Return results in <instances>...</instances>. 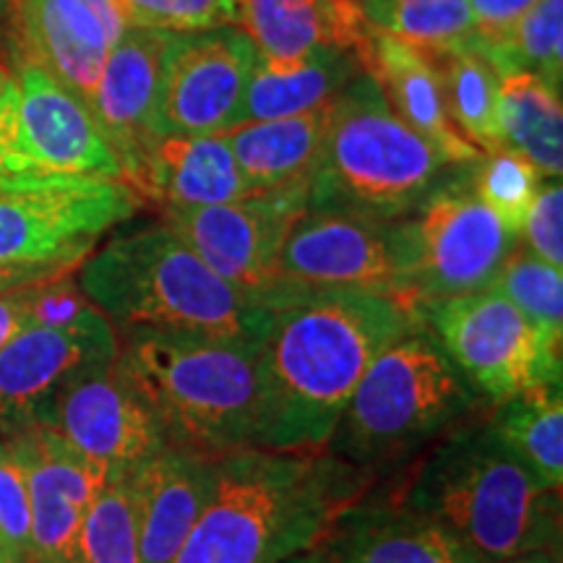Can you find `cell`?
Instances as JSON below:
<instances>
[{
    "instance_id": "8d00e7d4",
    "label": "cell",
    "mask_w": 563,
    "mask_h": 563,
    "mask_svg": "<svg viewBox=\"0 0 563 563\" xmlns=\"http://www.w3.org/2000/svg\"><path fill=\"white\" fill-rule=\"evenodd\" d=\"M519 243L540 262L563 266V186L561 178H545L527 211Z\"/></svg>"
},
{
    "instance_id": "30bf717a",
    "label": "cell",
    "mask_w": 563,
    "mask_h": 563,
    "mask_svg": "<svg viewBox=\"0 0 563 563\" xmlns=\"http://www.w3.org/2000/svg\"><path fill=\"white\" fill-rule=\"evenodd\" d=\"M9 178L125 180L89 110L32 60L11 68L0 100V180Z\"/></svg>"
},
{
    "instance_id": "d6a6232c",
    "label": "cell",
    "mask_w": 563,
    "mask_h": 563,
    "mask_svg": "<svg viewBox=\"0 0 563 563\" xmlns=\"http://www.w3.org/2000/svg\"><path fill=\"white\" fill-rule=\"evenodd\" d=\"M545 178L522 154L498 146L470 167V188L514 232L522 230L540 183Z\"/></svg>"
},
{
    "instance_id": "f546056e",
    "label": "cell",
    "mask_w": 563,
    "mask_h": 563,
    "mask_svg": "<svg viewBox=\"0 0 563 563\" xmlns=\"http://www.w3.org/2000/svg\"><path fill=\"white\" fill-rule=\"evenodd\" d=\"M446 91L449 115L464 139H470L483 154L501 146L496 131V102L501 76L477 47H462L431 55Z\"/></svg>"
},
{
    "instance_id": "b9f144b4",
    "label": "cell",
    "mask_w": 563,
    "mask_h": 563,
    "mask_svg": "<svg viewBox=\"0 0 563 563\" xmlns=\"http://www.w3.org/2000/svg\"><path fill=\"white\" fill-rule=\"evenodd\" d=\"M285 563H329L327 555H323L321 548H313V551H306L300 555H295V559L285 561Z\"/></svg>"
},
{
    "instance_id": "74e56055",
    "label": "cell",
    "mask_w": 563,
    "mask_h": 563,
    "mask_svg": "<svg viewBox=\"0 0 563 563\" xmlns=\"http://www.w3.org/2000/svg\"><path fill=\"white\" fill-rule=\"evenodd\" d=\"M538 0H470L475 21V47H488L511 32Z\"/></svg>"
},
{
    "instance_id": "1f68e13d",
    "label": "cell",
    "mask_w": 563,
    "mask_h": 563,
    "mask_svg": "<svg viewBox=\"0 0 563 563\" xmlns=\"http://www.w3.org/2000/svg\"><path fill=\"white\" fill-rule=\"evenodd\" d=\"M493 290L525 316L551 347H563V272L540 262L522 243L498 272Z\"/></svg>"
},
{
    "instance_id": "277c9868",
    "label": "cell",
    "mask_w": 563,
    "mask_h": 563,
    "mask_svg": "<svg viewBox=\"0 0 563 563\" xmlns=\"http://www.w3.org/2000/svg\"><path fill=\"white\" fill-rule=\"evenodd\" d=\"M79 287L121 334H183L258 347L262 302L211 272L170 224L125 232L79 266Z\"/></svg>"
},
{
    "instance_id": "6da1fadb",
    "label": "cell",
    "mask_w": 563,
    "mask_h": 563,
    "mask_svg": "<svg viewBox=\"0 0 563 563\" xmlns=\"http://www.w3.org/2000/svg\"><path fill=\"white\" fill-rule=\"evenodd\" d=\"M420 323L407 302L365 290L306 292L274 306L258 344L253 446L327 452L371 363Z\"/></svg>"
},
{
    "instance_id": "d6986e66",
    "label": "cell",
    "mask_w": 563,
    "mask_h": 563,
    "mask_svg": "<svg viewBox=\"0 0 563 563\" xmlns=\"http://www.w3.org/2000/svg\"><path fill=\"white\" fill-rule=\"evenodd\" d=\"M167 42L170 32L129 26L104 60L87 104L91 121L121 157L125 183L141 154L159 139L157 108Z\"/></svg>"
},
{
    "instance_id": "d4e9b609",
    "label": "cell",
    "mask_w": 563,
    "mask_h": 563,
    "mask_svg": "<svg viewBox=\"0 0 563 563\" xmlns=\"http://www.w3.org/2000/svg\"><path fill=\"white\" fill-rule=\"evenodd\" d=\"M336 100L292 118L222 131L253 191L308 186L319 165Z\"/></svg>"
},
{
    "instance_id": "4fadbf2b",
    "label": "cell",
    "mask_w": 563,
    "mask_h": 563,
    "mask_svg": "<svg viewBox=\"0 0 563 563\" xmlns=\"http://www.w3.org/2000/svg\"><path fill=\"white\" fill-rule=\"evenodd\" d=\"M308 209V186L258 191L217 207L162 211L201 262L235 290L266 300L274 290V266L292 222Z\"/></svg>"
},
{
    "instance_id": "ee69618b",
    "label": "cell",
    "mask_w": 563,
    "mask_h": 563,
    "mask_svg": "<svg viewBox=\"0 0 563 563\" xmlns=\"http://www.w3.org/2000/svg\"><path fill=\"white\" fill-rule=\"evenodd\" d=\"M0 563H16L13 561V555L9 553V548L3 545V540H0Z\"/></svg>"
},
{
    "instance_id": "ac0fdd59",
    "label": "cell",
    "mask_w": 563,
    "mask_h": 563,
    "mask_svg": "<svg viewBox=\"0 0 563 563\" xmlns=\"http://www.w3.org/2000/svg\"><path fill=\"white\" fill-rule=\"evenodd\" d=\"M9 441L30 485L26 563H84V522L108 485L102 473L45 426H34Z\"/></svg>"
},
{
    "instance_id": "cb8c5ba5",
    "label": "cell",
    "mask_w": 563,
    "mask_h": 563,
    "mask_svg": "<svg viewBox=\"0 0 563 563\" xmlns=\"http://www.w3.org/2000/svg\"><path fill=\"white\" fill-rule=\"evenodd\" d=\"M238 30L269 66H298L316 53L350 51L361 58L368 21L355 0H238Z\"/></svg>"
},
{
    "instance_id": "e0dca14e",
    "label": "cell",
    "mask_w": 563,
    "mask_h": 563,
    "mask_svg": "<svg viewBox=\"0 0 563 563\" xmlns=\"http://www.w3.org/2000/svg\"><path fill=\"white\" fill-rule=\"evenodd\" d=\"M118 332L95 327H30L0 350V441L40 426L55 397L84 373L115 361Z\"/></svg>"
},
{
    "instance_id": "4316f807",
    "label": "cell",
    "mask_w": 563,
    "mask_h": 563,
    "mask_svg": "<svg viewBox=\"0 0 563 563\" xmlns=\"http://www.w3.org/2000/svg\"><path fill=\"white\" fill-rule=\"evenodd\" d=\"M496 131L506 150L522 154L543 178L563 173L561 91L532 74H506L498 84Z\"/></svg>"
},
{
    "instance_id": "d590c367",
    "label": "cell",
    "mask_w": 563,
    "mask_h": 563,
    "mask_svg": "<svg viewBox=\"0 0 563 563\" xmlns=\"http://www.w3.org/2000/svg\"><path fill=\"white\" fill-rule=\"evenodd\" d=\"M30 485L11 441H0V540L16 563L30 559Z\"/></svg>"
},
{
    "instance_id": "484cf974",
    "label": "cell",
    "mask_w": 563,
    "mask_h": 563,
    "mask_svg": "<svg viewBox=\"0 0 563 563\" xmlns=\"http://www.w3.org/2000/svg\"><path fill=\"white\" fill-rule=\"evenodd\" d=\"M361 74V58L350 51H323L287 68L269 66L258 58L232 129L243 123L279 121L321 108L336 100Z\"/></svg>"
},
{
    "instance_id": "f1b7e54d",
    "label": "cell",
    "mask_w": 563,
    "mask_h": 563,
    "mask_svg": "<svg viewBox=\"0 0 563 563\" xmlns=\"http://www.w3.org/2000/svg\"><path fill=\"white\" fill-rule=\"evenodd\" d=\"M373 30L426 55L475 47L470 0H355Z\"/></svg>"
},
{
    "instance_id": "4dcf8cb0",
    "label": "cell",
    "mask_w": 563,
    "mask_h": 563,
    "mask_svg": "<svg viewBox=\"0 0 563 563\" xmlns=\"http://www.w3.org/2000/svg\"><path fill=\"white\" fill-rule=\"evenodd\" d=\"M498 76L532 74L561 91L563 81V0H538L511 32L477 47Z\"/></svg>"
},
{
    "instance_id": "7bdbcfd3",
    "label": "cell",
    "mask_w": 563,
    "mask_h": 563,
    "mask_svg": "<svg viewBox=\"0 0 563 563\" xmlns=\"http://www.w3.org/2000/svg\"><path fill=\"white\" fill-rule=\"evenodd\" d=\"M9 81H11V66H9V63L0 60V100H3Z\"/></svg>"
},
{
    "instance_id": "9c48e42d",
    "label": "cell",
    "mask_w": 563,
    "mask_h": 563,
    "mask_svg": "<svg viewBox=\"0 0 563 563\" xmlns=\"http://www.w3.org/2000/svg\"><path fill=\"white\" fill-rule=\"evenodd\" d=\"M141 203L125 180H0V262L79 269L104 232L131 220Z\"/></svg>"
},
{
    "instance_id": "44dd1931",
    "label": "cell",
    "mask_w": 563,
    "mask_h": 563,
    "mask_svg": "<svg viewBox=\"0 0 563 563\" xmlns=\"http://www.w3.org/2000/svg\"><path fill=\"white\" fill-rule=\"evenodd\" d=\"M129 186L162 211L217 207L256 194L224 133L154 139L129 173Z\"/></svg>"
},
{
    "instance_id": "ba28073f",
    "label": "cell",
    "mask_w": 563,
    "mask_h": 563,
    "mask_svg": "<svg viewBox=\"0 0 563 563\" xmlns=\"http://www.w3.org/2000/svg\"><path fill=\"white\" fill-rule=\"evenodd\" d=\"M519 245V232L477 199L470 183L443 180L402 220L391 222L394 292L420 313L431 302L488 290Z\"/></svg>"
},
{
    "instance_id": "f6af8a7d",
    "label": "cell",
    "mask_w": 563,
    "mask_h": 563,
    "mask_svg": "<svg viewBox=\"0 0 563 563\" xmlns=\"http://www.w3.org/2000/svg\"><path fill=\"white\" fill-rule=\"evenodd\" d=\"M9 9H11V0H0V16H5V21H9Z\"/></svg>"
},
{
    "instance_id": "603a6c76",
    "label": "cell",
    "mask_w": 563,
    "mask_h": 563,
    "mask_svg": "<svg viewBox=\"0 0 563 563\" xmlns=\"http://www.w3.org/2000/svg\"><path fill=\"white\" fill-rule=\"evenodd\" d=\"M329 563H481L433 519L391 501L352 504L323 534Z\"/></svg>"
},
{
    "instance_id": "8992f818",
    "label": "cell",
    "mask_w": 563,
    "mask_h": 563,
    "mask_svg": "<svg viewBox=\"0 0 563 563\" xmlns=\"http://www.w3.org/2000/svg\"><path fill=\"white\" fill-rule=\"evenodd\" d=\"M449 167L363 70L336 97L327 144L308 183V209L397 222L441 186Z\"/></svg>"
},
{
    "instance_id": "f35d334b",
    "label": "cell",
    "mask_w": 563,
    "mask_h": 563,
    "mask_svg": "<svg viewBox=\"0 0 563 563\" xmlns=\"http://www.w3.org/2000/svg\"><path fill=\"white\" fill-rule=\"evenodd\" d=\"M32 287H19V290L0 292V350L9 344L13 336L30 329V292Z\"/></svg>"
},
{
    "instance_id": "9a60e30c",
    "label": "cell",
    "mask_w": 563,
    "mask_h": 563,
    "mask_svg": "<svg viewBox=\"0 0 563 563\" xmlns=\"http://www.w3.org/2000/svg\"><path fill=\"white\" fill-rule=\"evenodd\" d=\"M258 53L238 26L170 32L162 63L159 136L230 131Z\"/></svg>"
},
{
    "instance_id": "7a4b0ae2",
    "label": "cell",
    "mask_w": 563,
    "mask_h": 563,
    "mask_svg": "<svg viewBox=\"0 0 563 563\" xmlns=\"http://www.w3.org/2000/svg\"><path fill=\"white\" fill-rule=\"evenodd\" d=\"M373 473L329 452L245 446L217 460V483L173 563H285L313 551Z\"/></svg>"
},
{
    "instance_id": "5b68a950",
    "label": "cell",
    "mask_w": 563,
    "mask_h": 563,
    "mask_svg": "<svg viewBox=\"0 0 563 563\" xmlns=\"http://www.w3.org/2000/svg\"><path fill=\"white\" fill-rule=\"evenodd\" d=\"M118 365L157 415L170 446L211 460L253 446L258 347L183 334H121Z\"/></svg>"
},
{
    "instance_id": "7c38bea8",
    "label": "cell",
    "mask_w": 563,
    "mask_h": 563,
    "mask_svg": "<svg viewBox=\"0 0 563 563\" xmlns=\"http://www.w3.org/2000/svg\"><path fill=\"white\" fill-rule=\"evenodd\" d=\"M394 279L391 222L306 209L282 243L266 308L306 292L365 290L397 298Z\"/></svg>"
},
{
    "instance_id": "7402d4cb",
    "label": "cell",
    "mask_w": 563,
    "mask_h": 563,
    "mask_svg": "<svg viewBox=\"0 0 563 563\" xmlns=\"http://www.w3.org/2000/svg\"><path fill=\"white\" fill-rule=\"evenodd\" d=\"M141 563H173L217 483V460L165 446L129 477Z\"/></svg>"
},
{
    "instance_id": "83f0119b",
    "label": "cell",
    "mask_w": 563,
    "mask_h": 563,
    "mask_svg": "<svg viewBox=\"0 0 563 563\" xmlns=\"http://www.w3.org/2000/svg\"><path fill=\"white\" fill-rule=\"evenodd\" d=\"M493 431L555 493L563 488V397L561 384L538 386L493 405Z\"/></svg>"
},
{
    "instance_id": "2e32d148",
    "label": "cell",
    "mask_w": 563,
    "mask_h": 563,
    "mask_svg": "<svg viewBox=\"0 0 563 563\" xmlns=\"http://www.w3.org/2000/svg\"><path fill=\"white\" fill-rule=\"evenodd\" d=\"M133 24L121 0H11L9 9L19 60L45 68L84 108L110 51Z\"/></svg>"
},
{
    "instance_id": "52a82bcc",
    "label": "cell",
    "mask_w": 563,
    "mask_h": 563,
    "mask_svg": "<svg viewBox=\"0 0 563 563\" xmlns=\"http://www.w3.org/2000/svg\"><path fill=\"white\" fill-rule=\"evenodd\" d=\"M483 402L420 323L371 363L336 420L327 452L376 473L473 420Z\"/></svg>"
},
{
    "instance_id": "ab89813d",
    "label": "cell",
    "mask_w": 563,
    "mask_h": 563,
    "mask_svg": "<svg viewBox=\"0 0 563 563\" xmlns=\"http://www.w3.org/2000/svg\"><path fill=\"white\" fill-rule=\"evenodd\" d=\"M66 272L76 269H58V266H40V264H13L0 262V292L19 290V287L40 285V282L60 277Z\"/></svg>"
},
{
    "instance_id": "ffe728a7",
    "label": "cell",
    "mask_w": 563,
    "mask_h": 563,
    "mask_svg": "<svg viewBox=\"0 0 563 563\" xmlns=\"http://www.w3.org/2000/svg\"><path fill=\"white\" fill-rule=\"evenodd\" d=\"M361 66L382 89L389 108L412 131L431 141L446 165L473 167L483 159V152L462 136L449 115L446 91L431 55L368 26Z\"/></svg>"
},
{
    "instance_id": "8fae6325",
    "label": "cell",
    "mask_w": 563,
    "mask_h": 563,
    "mask_svg": "<svg viewBox=\"0 0 563 563\" xmlns=\"http://www.w3.org/2000/svg\"><path fill=\"white\" fill-rule=\"evenodd\" d=\"M420 319L485 402L498 405L538 386L561 384V350L493 287L431 302L420 308Z\"/></svg>"
},
{
    "instance_id": "3957f363",
    "label": "cell",
    "mask_w": 563,
    "mask_h": 563,
    "mask_svg": "<svg viewBox=\"0 0 563 563\" xmlns=\"http://www.w3.org/2000/svg\"><path fill=\"white\" fill-rule=\"evenodd\" d=\"M394 498L441 525L481 563L561 551V493L517 460L488 415L443 435Z\"/></svg>"
},
{
    "instance_id": "60d3db41",
    "label": "cell",
    "mask_w": 563,
    "mask_h": 563,
    "mask_svg": "<svg viewBox=\"0 0 563 563\" xmlns=\"http://www.w3.org/2000/svg\"><path fill=\"white\" fill-rule=\"evenodd\" d=\"M493 563H561V551H532L514 555V559L493 561Z\"/></svg>"
},
{
    "instance_id": "e575fe53",
    "label": "cell",
    "mask_w": 563,
    "mask_h": 563,
    "mask_svg": "<svg viewBox=\"0 0 563 563\" xmlns=\"http://www.w3.org/2000/svg\"><path fill=\"white\" fill-rule=\"evenodd\" d=\"M141 26L196 32L238 24V0H121Z\"/></svg>"
},
{
    "instance_id": "5bb4252c",
    "label": "cell",
    "mask_w": 563,
    "mask_h": 563,
    "mask_svg": "<svg viewBox=\"0 0 563 563\" xmlns=\"http://www.w3.org/2000/svg\"><path fill=\"white\" fill-rule=\"evenodd\" d=\"M40 426L95 464L104 483L129 481L141 464L170 446L157 415L118 361L68 384Z\"/></svg>"
},
{
    "instance_id": "836d02e7",
    "label": "cell",
    "mask_w": 563,
    "mask_h": 563,
    "mask_svg": "<svg viewBox=\"0 0 563 563\" xmlns=\"http://www.w3.org/2000/svg\"><path fill=\"white\" fill-rule=\"evenodd\" d=\"M84 563H141L131 483H108L95 498L81 534Z\"/></svg>"
}]
</instances>
